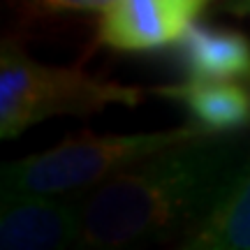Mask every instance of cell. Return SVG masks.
<instances>
[{
    "label": "cell",
    "mask_w": 250,
    "mask_h": 250,
    "mask_svg": "<svg viewBox=\"0 0 250 250\" xmlns=\"http://www.w3.org/2000/svg\"><path fill=\"white\" fill-rule=\"evenodd\" d=\"M250 148L202 132L116 171L81 204L86 248H127L186 234L215 204Z\"/></svg>",
    "instance_id": "cell-1"
},
{
    "label": "cell",
    "mask_w": 250,
    "mask_h": 250,
    "mask_svg": "<svg viewBox=\"0 0 250 250\" xmlns=\"http://www.w3.org/2000/svg\"><path fill=\"white\" fill-rule=\"evenodd\" d=\"M206 132L199 125L146 134L83 132L2 169V195H61L107 181L146 155Z\"/></svg>",
    "instance_id": "cell-2"
},
{
    "label": "cell",
    "mask_w": 250,
    "mask_h": 250,
    "mask_svg": "<svg viewBox=\"0 0 250 250\" xmlns=\"http://www.w3.org/2000/svg\"><path fill=\"white\" fill-rule=\"evenodd\" d=\"M142 90L88 77L79 70L46 67L12 42L0 58V137H17L56 114H93L109 104L132 107Z\"/></svg>",
    "instance_id": "cell-3"
},
{
    "label": "cell",
    "mask_w": 250,
    "mask_h": 250,
    "mask_svg": "<svg viewBox=\"0 0 250 250\" xmlns=\"http://www.w3.org/2000/svg\"><path fill=\"white\" fill-rule=\"evenodd\" d=\"M211 0H114L102 9L98 40L116 51H153L179 42Z\"/></svg>",
    "instance_id": "cell-4"
},
{
    "label": "cell",
    "mask_w": 250,
    "mask_h": 250,
    "mask_svg": "<svg viewBox=\"0 0 250 250\" xmlns=\"http://www.w3.org/2000/svg\"><path fill=\"white\" fill-rule=\"evenodd\" d=\"M81 239V206L51 195H2L0 248L54 250Z\"/></svg>",
    "instance_id": "cell-5"
},
{
    "label": "cell",
    "mask_w": 250,
    "mask_h": 250,
    "mask_svg": "<svg viewBox=\"0 0 250 250\" xmlns=\"http://www.w3.org/2000/svg\"><path fill=\"white\" fill-rule=\"evenodd\" d=\"M181 248L250 250V151L215 204L183 234Z\"/></svg>",
    "instance_id": "cell-6"
},
{
    "label": "cell",
    "mask_w": 250,
    "mask_h": 250,
    "mask_svg": "<svg viewBox=\"0 0 250 250\" xmlns=\"http://www.w3.org/2000/svg\"><path fill=\"white\" fill-rule=\"evenodd\" d=\"M190 79H250V42L236 30L192 23L179 40Z\"/></svg>",
    "instance_id": "cell-7"
},
{
    "label": "cell",
    "mask_w": 250,
    "mask_h": 250,
    "mask_svg": "<svg viewBox=\"0 0 250 250\" xmlns=\"http://www.w3.org/2000/svg\"><path fill=\"white\" fill-rule=\"evenodd\" d=\"M160 95L181 102L206 132H234L250 125V93L225 79H190L162 88Z\"/></svg>",
    "instance_id": "cell-8"
},
{
    "label": "cell",
    "mask_w": 250,
    "mask_h": 250,
    "mask_svg": "<svg viewBox=\"0 0 250 250\" xmlns=\"http://www.w3.org/2000/svg\"><path fill=\"white\" fill-rule=\"evenodd\" d=\"M114 0H33L44 12H88V9H104Z\"/></svg>",
    "instance_id": "cell-9"
},
{
    "label": "cell",
    "mask_w": 250,
    "mask_h": 250,
    "mask_svg": "<svg viewBox=\"0 0 250 250\" xmlns=\"http://www.w3.org/2000/svg\"><path fill=\"white\" fill-rule=\"evenodd\" d=\"M225 9L239 17H250V0H229L225 2Z\"/></svg>",
    "instance_id": "cell-10"
}]
</instances>
